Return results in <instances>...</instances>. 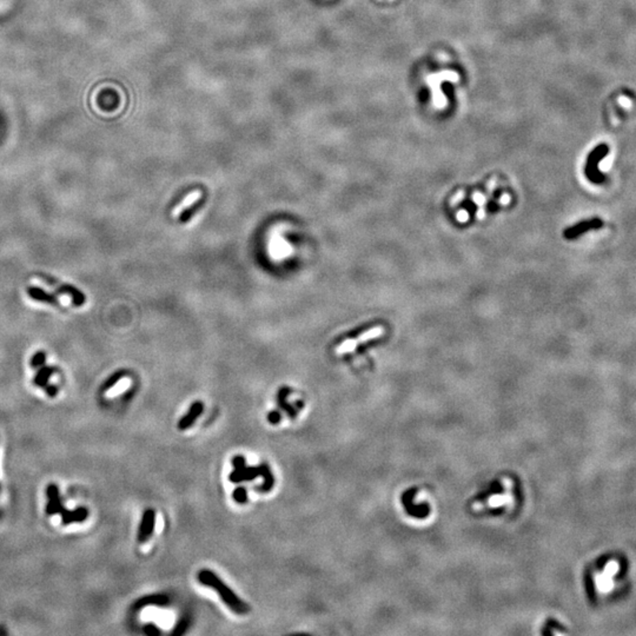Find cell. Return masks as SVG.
I'll return each instance as SVG.
<instances>
[{
    "label": "cell",
    "mask_w": 636,
    "mask_h": 636,
    "mask_svg": "<svg viewBox=\"0 0 636 636\" xmlns=\"http://www.w3.org/2000/svg\"><path fill=\"white\" fill-rule=\"evenodd\" d=\"M232 497L237 503L244 504V503L248 502V490L244 487H237L232 493Z\"/></svg>",
    "instance_id": "obj_14"
},
{
    "label": "cell",
    "mask_w": 636,
    "mask_h": 636,
    "mask_svg": "<svg viewBox=\"0 0 636 636\" xmlns=\"http://www.w3.org/2000/svg\"><path fill=\"white\" fill-rule=\"evenodd\" d=\"M259 474H261L262 477H263V483H262L257 489L262 493H269V491L272 489L273 485H275V477H273L272 472H271L270 467L268 466L267 463H261L259 464Z\"/></svg>",
    "instance_id": "obj_10"
},
{
    "label": "cell",
    "mask_w": 636,
    "mask_h": 636,
    "mask_svg": "<svg viewBox=\"0 0 636 636\" xmlns=\"http://www.w3.org/2000/svg\"><path fill=\"white\" fill-rule=\"evenodd\" d=\"M615 571H616V565L615 563H609L607 566V568H605L604 574L599 576L598 586L601 588V590H608V588L611 587V581L609 580V576L615 574Z\"/></svg>",
    "instance_id": "obj_12"
},
{
    "label": "cell",
    "mask_w": 636,
    "mask_h": 636,
    "mask_svg": "<svg viewBox=\"0 0 636 636\" xmlns=\"http://www.w3.org/2000/svg\"><path fill=\"white\" fill-rule=\"evenodd\" d=\"M474 201L476 204H478V205H483L484 204V196H482L481 194H475L474 195Z\"/></svg>",
    "instance_id": "obj_20"
},
{
    "label": "cell",
    "mask_w": 636,
    "mask_h": 636,
    "mask_svg": "<svg viewBox=\"0 0 636 636\" xmlns=\"http://www.w3.org/2000/svg\"><path fill=\"white\" fill-rule=\"evenodd\" d=\"M144 632H145L146 634L150 635V636L159 635L162 633L161 629H159L156 625H153V623H149V625H146L145 628H144Z\"/></svg>",
    "instance_id": "obj_16"
},
{
    "label": "cell",
    "mask_w": 636,
    "mask_h": 636,
    "mask_svg": "<svg viewBox=\"0 0 636 636\" xmlns=\"http://www.w3.org/2000/svg\"><path fill=\"white\" fill-rule=\"evenodd\" d=\"M501 200H502L503 204H508L509 201H510V196H509V195H503Z\"/></svg>",
    "instance_id": "obj_22"
},
{
    "label": "cell",
    "mask_w": 636,
    "mask_h": 636,
    "mask_svg": "<svg viewBox=\"0 0 636 636\" xmlns=\"http://www.w3.org/2000/svg\"><path fill=\"white\" fill-rule=\"evenodd\" d=\"M203 410H204V406H203V404H201V402L194 403V404L191 405V408H190V410L188 411V414H186L185 416H183V417L179 420L178 426H177V427H178V429L182 430V432H184V430L190 429V428H191L195 424L196 420H197V418L201 415Z\"/></svg>",
    "instance_id": "obj_9"
},
{
    "label": "cell",
    "mask_w": 636,
    "mask_h": 636,
    "mask_svg": "<svg viewBox=\"0 0 636 636\" xmlns=\"http://www.w3.org/2000/svg\"><path fill=\"white\" fill-rule=\"evenodd\" d=\"M46 494L47 497H49V504L46 507V512L49 515H53L56 512L62 511L63 512V524H70L71 522H81V521L86 520L87 516H89V511L87 509L80 508L78 509L76 511H68L63 509L62 507V502H60V497H59V491L58 488L56 487V484H50L46 489Z\"/></svg>",
    "instance_id": "obj_4"
},
{
    "label": "cell",
    "mask_w": 636,
    "mask_h": 636,
    "mask_svg": "<svg viewBox=\"0 0 636 636\" xmlns=\"http://www.w3.org/2000/svg\"><path fill=\"white\" fill-rule=\"evenodd\" d=\"M463 197H464V194H463V191H460V192H458V194H457L456 196H455V197L453 198V201H453V203H451V204H456V203H457V201H461V200H462V198H463Z\"/></svg>",
    "instance_id": "obj_21"
},
{
    "label": "cell",
    "mask_w": 636,
    "mask_h": 636,
    "mask_svg": "<svg viewBox=\"0 0 636 636\" xmlns=\"http://www.w3.org/2000/svg\"><path fill=\"white\" fill-rule=\"evenodd\" d=\"M168 599L167 595H151L147 596V598H143L140 599L139 601L135 603V608L139 609V608L145 607L147 604H165L167 603Z\"/></svg>",
    "instance_id": "obj_13"
},
{
    "label": "cell",
    "mask_w": 636,
    "mask_h": 636,
    "mask_svg": "<svg viewBox=\"0 0 636 636\" xmlns=\"http://www.w3.org/2000/svg\"><path fill=\"white\" fill-rule=\"evenodd\" d=\"M232 467H234V469H240V468H244V467H246L245 458H244V456H242V455L234 456V458H232Z\"/></svg>",
    "instance_id": "obj_15"
},
{
    "label": "cell",
    "mask_w": 636,
    "mask_h": 636,
    "mask_svg": "<svg viewBox=\"0 0 636 636\" xmlns=\"http://www.w3.org/2000/svg\"><path fill=\"white\" fill-rule=\"evenodd\" d=\"M156 527V511L153 509H147V510L144 511L143 517H141V522L139 526V532H138V542L140 544L145 543V542L151 537L153 534V530H155Z\"/></svg>",
    "instance_id": "obj_7"
},
{
    "label": "cell",
    "mask_w": 636,
    "mask_h": 636,
    "mask_svg": "<svg viewBox=\"0 0 636 636\" xmlns=\"http://www.w3.org/2000/svg\"><path fill=\"white\" fill-rule=\"evenodd\" d=\"M268 421H269L270 424H278L282 421V416H280L278 411H271L268 415Z\"/></svg>",
    "instance_id": "obj_17"
},
{
    "label": "cell",
    "mask_w": 636,
    "mask_h": 636,
    "mask_svg": "<svg viewBox=\"0 0 636 636\" xmlns=\"http://www.w3.org/2000/svg\"><path fill=\"white\" fill-rule=\"evenodd\" d=\"M457 219L461 223H464L467 221V219H468V212H467L466 210L458 211V212H457Z\"/></svg>",
    "instance_id": "obj_19"
},
{
    "label": "cell",
    "mask_w": 636,
    "mask_h": 636,
    "mask_svg": "<svg viewBox=\"0 0 636 636\" xmlns=\"http://www.w3.org/2000/svg\"><path fill=\"white\" fill-rule=\"evenodd\" d=\"M259 476V467H244L240 469H234L229 476V480L232 483H240L244 481H252Z\"/></svg>",
    "instance_id": "obj_8"
},
{
    "label": "cell",
    "mask_w": 636,
    "mask_h": 636,
    "mask_svg": "<svg viewBox=\"0 0 636 636\" xmlns=\"http://www.w3.org/2000/svg\"><path fill=\"white\" fill-rule=\"evenodd\" d=\"M201 191H194L192 194L188 195L185 198H184L182 203H180L179 205H177V206L174 207L172 215L174 217H178L180 213L183 212V210L188 209L189 206L194 205L198 200H201Z\"/></svg>",
    "instance_id": "obj_11"
},
{
    "label": "cell",
    "mask_w": 636,
    "mask_h": 636,
    "mask_svg": "<svg viewBox=\"0 0 636 636\" xmlns=\"http://www.w3.org/2000/svg\"><path fill=\"white\" fill-rule=\"evenodd\" d=\"M403 511L414 521L426 522L433 517L434 501L427 489L421 487L409 488L401 497Z\"/></svg>",
    "instance_id": "obj_2"
},
{
    "label": "cell",
    "mask_w": 636,
    "mask_h": 636,
    "mask_svg": "<svg viewBox=\"0 0 636 636\" xmlns=\"http://www.w3.org/2000/svg\"><path fill=\"white\" fill-rule=\"evenodd\" d=\"M608 153H609V146L607 144H600L588 156L584 173L588 180L595 185H603L608 182L607 174L600 171L599 168V163L605 158Z\"/></svg>",
    "instance_id": "obj_5"
},
{
    "label": "cell",
    "mask_w": 636,
    "mask_h": 636,
    "mask_svg": "<svg viewBox=\"0 0 636 636\" xmlns=\"http://www.w3.org/2000/svg\"><path fill=\"white\" fill-rule=\"evenodd\" d=\"M186 627H188V621H186V620H182V621H180V622L178 623V626L176 627V629H174L172 634H173V635H180V634H183L184 631H185V629H186Z\"/></svg>",
    "instance_id": "obj_18"
},
{
    "label": "cell",
    "mask_w": 636,
    "mask_h": 636,
    "mask_svg": "<svg viewBox=\"0 0 636 636\" xmlns=\"http://www.w3.org/2000/svg\"><path fill=\"white\" fill-rule=\"evenodd\" d=\"M197 580L201 584L205 587H210L219 594L222 601L228 605L230 609L238 615H245L250 611V607L248 603L242 601L239 596L236 593L232 592V589L228 584H225L221 580L218 575L209 570V569H201L197 574Z\"/></svg>",
    "instance_id": "obj_3"
},
{
    "label": "cell",
    "mask_w": 636,
    "mask_h": 636,
    "mask_svg": "<svg viewBox=\"0 0 636 636\" xmlns=\"http://www.w3.org/2000/svg\"><path fill=\"white\" fill-rule=\"evenodd\" d=\"M604 227V222L602 221L601 218L599 217H594V218H589V219H584V221H581L577 224L572 225V227L566 229L565 234L563 236L567 239L572 240L576 239L582 234H587V232L593 231V230H600Z\"/></svg>",
    "instance_id": "obj_6"
},
{
    "label": "cell",
    "mask_w": 636,
    "mask_h": 636,
    "mask_svg": "<svg viewBox=\"0 0 636 636\" xmlns=\"http://www.w3.org/2000/svg\"><path fill=\"white\" fill-rule=\"evenodd\" d=\"M524 502L522 483L516 475H497L468 501L469 512L478 518H509Z\"/></svg>",
    "instance_id": "obj_1"
}]
</instances>
